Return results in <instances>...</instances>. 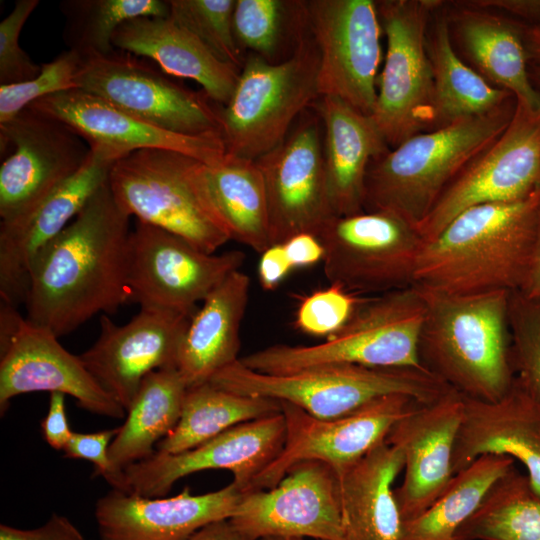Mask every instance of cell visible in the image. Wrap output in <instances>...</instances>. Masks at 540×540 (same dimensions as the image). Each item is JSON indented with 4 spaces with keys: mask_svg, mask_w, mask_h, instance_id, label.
<instances>
[{
    "mask_svg": "<svg viewBox=\"0 0 540 540\" xmlns=\"http://www.w3.org/2000/svg\"><path fill=\"white\" fill-rule=\"evenodd\" d=\"M261 540H311V539L295 538V537H267Z\"/></svg>",
    "mask_w": 540,
    "mask_h": 540,
    "instance_id": "55",
    "label": "cell"
},
{
    "mask_svg": "<svg viewBox=\"0 0 540 540\" xmlns=\"http://www.w3.org/2000/svg\"><path fill=\"white\" fill-rule=\"evenodd\" d=\"M474 6L501 12L528 26L540 27V0H468Z\"/></svg>",
    "mask_w": 540,
    "mask_h": 540,
    "instance_id": "50",
    "label": "cell"
},
{
    "mask_svg": "<svg viewBox=\"0 0 540 540\" xmlns=\"http://www.w3.org/2000/svg\"><path fill=\"white\" fill-rule=\"evenodd\" d=\"M112 42L115 49L153 60L166 74L197 82L220 106L229 102L241 71L169 16L130 19L119 26Z\"/></svg>",
    "mask_w": 540,
    "mask_h": 540,
    "instance_id": "29",
    "label": "cell"
},
{
    "mask_svg": "<svg viewBox=\"0 0 540 540\" xmlns=\"http://www.w3.org/2000/svg\"><path fill=\"white\" fill-rule=\"evenodd\" d=\"M82 56L66 50L41 65L40 73L25 82L0 85V123L7 122L33 102L66 90L78 89Z\"/></svg>",
    "mask_w": 540,
    "mask_h": 540,
    "instance_id": "42",
    "label": "cell"
},
{
    "mask_svg": "<svg viewBox=\"0 0 540 540\" xmlns=\"http://www.w3.org/2000/svg\"><path fill=\"white\" fill-rule=\"evenodd\" d=\"M59 8L65 17L63 39L81 56L113 53V35L130 19L169 16L163 0H65Z\"/></svg>",
    "mask_w": 540,
    "mask_h": 540,
    "instance_id": "39",
    "label": "cell"
},
{
    "mask_svg": "<svg viewBox=\"0 0 540 540\" xmlns=\"http://www.w3.org/2000/svg\"><path fill=\"white\" fill-rule=\"evenodd\" d=\"M306 6L320 55V96L338 98L371 116L382 60L376 1L309 0Z\"/></svg>",
    "mask_w": 540,
    "mask_h": 540,
    "instance_id": "14",
    "label": "cell"
},
{
    "mask_svg": "<svg viewBox=\"0 0 540 540\" xmlns=\"http://www.w3.org/2000/svg\"><path fill=\"white\" fill-rule=\"evenodd\" d=\"M48 329L26 317L0 352V412L31 392H60L91 413L122 419L126 410L90 374L80 356L67 351Z\"/></svg>",
    "mask_w": 540,
    "mask_h": 540,
    "instance_id": "23",
    "label": "cell"
},
{
    "mask_svg": "<svg viewBox=\"0 0 540 540\" xmlns=\"http://www.w3.org/2000/svg\"><path fill=\"white\" fill-rule=\"evenodd\" d=\"M236 0H168L169 17L199 38L220 60L242 69L246 56L233 31Z\"/></svg>",
    "mask_w": 540,
    "mask_h": 540,
    "instance_id": "40",
    "label": "cell"
},
{
    "mask_svg": "<svg viewBox=\"0 0 540 540\" xmlns=\"http://www.w3.org/2000/svg\"><path fill=\"white\" fill-rule=\"evenodd\" d=\"M426 304L410 286L364 297L344 327L315 345L275 344L240 358L246 367L285 374L327 364L424 368L418 354Z\"/></svg>",
    "mask_w": 540,
    "mask_h": 540,
    "instance_id": "5",
    "label": "cell"
},
{
    "mask_svg": "<svg viewBox=\"0 0 540 540\" xmlns=\"http://www.w3.org/2000/svg\"><path fill=\"white\" fill-rule=\"evenodd\" d=\"M281 412L279 401L234 393L210 382L187 389L175 428L156 451L177 454L192 449L224 431Z\"/></svg>",
    "mask_w": 540,
    "mask_h": 540,
    "instance_id": "35",
    "label": "cell"
},
{
    "mask_svg": "<svg viewBox=\"0 0 540 540\" xmlns=\"http://www.w3.org/2000/svg\"><path fill=\"white\" fill-rule=\"evenodd\" d=\"M463 411L454 389L431 403H417L390 430L386 442L401 449L404 477L394 489L403 522L425 512L455 475L452 454Z\"/></svg>",
    "mask_w": 540,
    "mask_h": 540,
    "instance_id": "24",
    "label": "cell"
},
{
    "mask_svg": "<svg viewBox=\"0 0 540 540\" xmlns=\"http://www.w3.org/2000/svg\"><path fill=\"white\" fill-rule=\"evenodd\" d=\"M38 4V0H18L0 23V85L28 81L41 71V65L19 45L21 30Z\"/></svg>",
    "mask_w": 540,
    "mask_h": 540,
    "instance_id": "44",
    "label": "cell"
},
{
    "mask_svg": "<svg viewBox=\"0 0 540 540\" xmlns=\"http://www.w3.org/2000/svg\"><path fill=\"white\" fill-rule=\"evenodd\" d=\"M117 432L118 427L92 433L73 431L63 452L67 458L91 462L95 475L103 476L112 489L126 492L124 471H117L109 457V448Z\"/></svg>",
    "mask_w": 540,
    "mask_h": 540,
    "instance_id": "45",
    "label": "cell"
},
{
    "mask_svg": "<svg viewBox=\"0 0 540 540\" xmlns=\"http://www.w3.org/2000/svg\"><path fill=\"white\" fill-rule=\"evenodd\" d=\"M254 161L264 181L271 245L299 233L317 235L335 216L325 174L323 124L313 105L278 146Z\"/></svg>",
    "mask_w": 540,
    "mask_h": 540,
    "instance_id": "15",
    "label": "cell"
},
{
    "mask_svg": "<svg viewBox=\"0 0 540 540\" xmlns=\"http://www.w3.org/2000/svg\"><path fill=\"white\" fill-rule=\"evenodd\" d=\"M187 389L175 367L153 371L143 379L109 448L117 471L156 452L155 446L179 421Z\"/></svg>",
    "mask_w": 540,
    "mask_h": 540,
    "instance_id": "34",
    "label": "cell"
},
{
    "mask_svg": "<svg viewBox=\"0 0 540 540\" xmlns=\"http://www.w3.org/2000/svg\"><path fill=\"white\" fill-rule=\"evenodd\" d=\"M279 402L286 421L284 447L277 458L257 475L247 491L273 488L290 467L306 460L326 463L340 477L385 441L396 422L419 403L410 396L392 394L348 415L325 420L315 418L290 403Z\"/></svg>",
    "mask_w": 540,
    "mask_h": 540,
    "instance_id": "16",
    "label": "cell"
},
{
    "mask_svg": "<svg viewBox=\"0 0 540 540\" xmlns=\"http://www.w3.org/2000/svg\"><path fill=\"white\" fill-rule=\"evenodd\" d=\"M528 73L532 84L540 91V65L529 64Z\"/></svg>",
    "mask_w": 540,
    "mask_h": 540,
    "instance_id": "54",
    "label": "cell"
},
{
    "mask_svg": "<svg viewBox=\"0 0 540 540\" xmlns=\"http://www.w3.org/2000/svg\"><path fill=\"white\" fill-rule=\"evenodd\" d=\"M540 186V109L516 99L505 131L445 188L417 225L423 239L435 238L456 216L482 204L514 202Z\"/></svg>",
    "mask_w": 540,
    "mask_h": 540,
    "instance_id": "13",
    "label": "cell"
},
{
    "mask_svg": "<svg viewBox=\"0 0 540 540\" xmlns=\"http://www.w3.org/2000/svg\"><path fill=\"white\" fill-rule=\"evenodd\" d=\"M403 467L401 449L385 440L338 477L345 540H401L393 483Z\"/></svg>",
    "mask_w": 540,
    "mask_h": 540,
    "instance_id": "31",
    "label": "cell"
},
{
    "mask_svg": "<svg viewBox=\"0 0 540 540\" xmlns=\"http://www.w3.org/2000/svg\"><path fill=\"white\" fill-rule=\"evenodd\" d=\"M363 298L337 284H330L300 302L295 326L305 334L327 339L344 327Z\"/></svg>",
    "mask_w": 540,
    "mask_h": 540,
    "instance_id": "43",
    "label": "cell"
},
{
    "mask_svg": "<svg viewBox=\"0 0 540 540\" xmlns=\"http://www.w3.org/2000/svg\"><path fill=\"white\" fill-rule=\"evenodd\" d=\"M519 291L527 297L540 298V232L529 272Z\"/></svg>",
    "mask_w": 540,
    "mask_h": 540,
    "instance_id": "52",
    "label": "cell"
},
{
    "mask_svg": "<svg viewBox=\"0 0 540 540\" xmlns=\"http://www.w3.org/2000/svg\"><path fill=\"white\" fill-rule=\"evenodd\" d=\"M116 161L104 151L90 149L74 175L25 213L0 222L1 301L24 304L34 260L108 180Z\"/></svg>",
    "mask_w": 540,
    "mask_h": 540,
    "instance_id": "21",
    "label": "cell"
},
{
    "mask_svg": "<svg viewBox=\"0 0 540 540\" xmlns=\"http://www.w3.org/2000/svg\"><path fill=\"white\" fill-rule=\"evenodd\" d=\"M186 540H252L241 533L230 519L208 523L194 532Z\"/></svg>",
    "mask_w": 540,
    "mask_h": 540,
    "instance_id": "51",
    "label": "cell"
},
{
    "mask_svg": "<svg viewBox=\"0 0 540 540\" xmlns=\"http://www.w3.org/2000/svg\"><path fill=\"white\" fill-rule=\"evenodd\" d=\"M286 421L282 412L236 425L212 439L177 454L155 452L124 469L126 492L164 497L185 476L210 469L233 474V483L246 492L253 480L282 451Z\"/></svg>",
    "mask_w": 540,
    "mask_h": 540,
    "instance_id": "19",
    "label": "cell"
},
{
    "mask_svg": "<svg viewBox=\"0 0 540 540\" xmlns=\"http://www.w3.org/2000/svg\"><path fill=\"white\" fill-rule=\"evenodd\" d=\"M540 232V186L514 202L456 216L418 258L415 286L448 295L521 290Z\"/></svg>",
    "mask_w": 540,
    "mask_h": 540,
    "instance_id": "2",
    "label": "cell"
},
{
    "mask_svg": "<svg viewBox=\"0 0 540 540\" xmlns=\"http://www.w3.org/2000/svg\"><path fill=\"white\" fill-rule=\"evenodd\" d=\"M313 107L323 124L324 165L332 211L335 216L361 213L368 168L390 147L371 116L342 100L320 96Z\"/></svg>",
    "mask_w": 540,
    "mask_h": 540,
    "instance_id": "28",
    "label": "cell"
},
{
    "mask_svg": "<svg viewBox=\"0 0 540 540\" xmlns=\"http://www.w3.org/2000/svg\"><path fill=\"white\" fill-rule=\"evenodd\" d=\"M441 0L376 1L387 40L371 115L390 148L437 129L435 89L426 47L429 23Z\"/></svg>",
    "mask_w": 540,
    "mask_h": 540,
    "instance_id": "9",
    "label": "cell"
},
{
    "mask_svg": "<svg viewBox=\"0 0 540 540\" xmlns=\"http://www.w3.org/2000/svg\"><path fill=\"white\" fill-rule=\"evenodd\" d=\"M293 268L306 267L323 261L324 248L312 233H299L281 243Z\"/></svg>",
    "mask_w": 540,
    "mask_h": 540,
    "instance_id": "49",
    "label": "cell"
},
{
    "mask_svg": "<svg viewBox=\"0 0 540 540\" xmlns=\"http://www.w3.org/2000/svg\"><path fill=\"white\" fill-rule=\"evenodd\" d=\"M190 318L174 311L140 308L130 321L117 325L102 314L98 338L80 359L99 385L127 410L149 373L177 368Z\"/></svg>",
    "mask_w": 540,
    "mask_h": 540,
    "instance_id": "20",
    "label": "cell"
},
{
    "mask_svg": "<svg viewBox=\"0 0 540 540\" xmlns=\"http://www.w3.org/2000/svg\"><path fill=\"white\" fill-rule=\"evenodd\" d=\"M524 45L529 64L540 65V27L524 24Z\"/></svg>",
    "mask_w": 540,
    "mask_h": 540,
    "instance_id": "53",
    "label": "cell"
},
{
    "mask_svg": "<svg viewBox=\"0 0 540 540\" xmlns=\"http://www.w3.org/2000/svg\"><path fill=\"white\" fill-rule=\"evenodd\" d=\"M316 236L328 282L360 296L413 286L425 244L414 224L380 210L333 216Z\"/></svg>",
    "mask_w": 540,
    "mask_h": 540,
    "instance_id": "10",
    "label": "cell"
},
{
    "mask_svg": "<svg viewBox=\"0 0 540 540\" xmlns=\"http://www.w3.org/2000/svg\"><path fill=\"white\" fill-rule=\"evenodd\" d=\"M28 107L60 120L90 149L102 150L116 160L149 148L179 152L209 166L228 159L221 137H194L163 130L81 89L43 97Z\"/></svg>",
    "mask_w": 540,
    "mask_h": 540,
    "instance_id": "22",
    "label": "cell"
},
{
    "mask_svg": "<svg viewBox=\"0 0 540 540\" xmlns=\"http://www.w3.org/2000/svg\"><path fill=\"white\" fill-rule=\"evenodd\" d=\"M448 6L445 2L450 37L460 57L490 84L540 109V91L528 73L524 23L468 0Z\"/></svg>",
    "mask_w": 540,
    "mask_h": 540,
    "instance_id": "27",
    "label": "cell"
},
{
    "mask_svg": "<svg viewBox=\"0 0 540 540\" xmlns=\"http://www.w3.org/2000/svg\"><path fill=\"white\" fill-rule=\"evenodd\" d=\"M444 5L445 1L433 14L426 36L437 129L459 119L489 113L515 97L490 84L460 57L450 37Z\"/></svg>",
    "mask_w": 540,
    "mask_h": 540,
    "instance_id": "33",
    "label": "cell"
},
{
    "mask_svg": "<svg viewBox=\"0 0 540 540\" xmlns=\"http://www.w3.org/2000/svg\"><path fill=\"white\" fill-rule=\"evenodd\" d=\"M418 288L426 304L418 344L422 366L463 396L483 401L501 398L515 378L508 324L510 292L448 295Z\"/></svg>",
    "mask_w": 540,
    "mask_h": 540,
    "instance_id": "3",
    "label": "cell"
},
{
    "mask_svg": "<svg viewBox=\"0 0 540 540\" xmlns=\"http://www.w3.org/2000/svg\"><path fill=\"white\" fill-rule=\"evenodd\" d=\"M457 540H540V496L514 466L458 529Z\"/></svg>",
    "mask_w": 540,
    "mask_h": 540,
    "instance_id": "37",
    "label": "cell"
},
{
    "mask_svg": "<svg viewBox=\"0 0 540 540\" xmlns=\"http://www.w3.org/2000/svg\"><path fill=\"white\" fill-rule=\"evenodd\" d=\"M201 163L171 150L142 149L113 164L108 184L116 203L130 217L216 253L229 237L200 187Z\"/></svg>",
    "mask_w": 540,
    "mask_h": 540,
    "instance_id": "8",
    "label": "cell"
},
{
    "mask_svg": "<svg viewBox=\"0 0 540 540\" xmlns=\"http://www.w3.org/2000/svg\"><path fill=\"white\" fill-rule=\"evenodd\" d=\"M43 438L55 450H63L73 431L65 410V394L50 393L48 412L41 421Z\"/></svg>",
    "mask_w": 540,
    "mask_h": 540,
    "instance_id": "47",
    "label": "cell"
},
{
    "mask_svg": "<svg viewBox=\"0 0 540 540\" xmlns=\"http://www.w3.org/2000/svg\"><path fill=\"white\" fill-rule=\"evenodd\" d=\"M198 181L229 240L260 254L271 246L265 186L254 160L228 156L219 165L201 163Z\"/></svg>",
    "mask_w": 540,
    "mask_h": 540,
    "instance_id": "32",
    "label": "cell"
},
{
    "mask_svg": "<svg viewBox=\"0 0 540 540\" xmlns=\"http://www.w3.org/2000/svg\"><path fill=\"white\" fill-rule=\"evenodd\" d=\"M231 482L204 494L186 487L172 497H144L112 489L98 499L100 540H186L204 525L231 518L242 497Z\"/></svg>",
    "mask_w": 540,
    "mask_h": 540,
    "instance_id": "25",
    "label": "cell"
},
{
    "mask_svg": "<svg viewBox=\"0 0 540 540\" xmlns=\"http://www.w3.org/2000/svg\"><path fill=\"white\" fill-rule=\"evenodd\" d=\"M208 382L234 393L287 402L325 420L348 415L387 395L403 394L425 404L452 390L425 368L327 364L266 374L246 367L239 359Z\"/></svg>",
    "mask_w": 540,
    "mask_h": 540,
    "instance_id": "6",
    "label": "cell"
},
{
    "mask_svg": "<svg viewBox=\"0 0 540 540\" xmlns=\"http://www.w3.org/2000/svg\"><path fill=\"white\" fill-rule=\"evenodd\" d=\"M233 31L244 53L283 62L309 32L306 1L236 0Z\"/></svg>",
    "mask_w": 540,
    "mask_h": 540,
    "instance_id": "38",
    "label": "cell"
},
{
    "mask_svg": "<svg viewBox=\"0 0 540 540\" xmlns=\"http://www.w3.org/2000/svg\"><path fill=\"white\" fill-rule=\"evenodd\" d=\"M229 519L252 540H345L339 478L315 460L294 464L273 488L243 493Z\"/></svg>",
    "mask_w": 540,
    "mask_h": 540,
    "instance_id": "18",
    "label": "cell"
},
{
    "mask_svg": "<svg viewBox=\"0 0 540 540\" xmlns=\"http://www.w3.org/2000/svg\"><path fill=\"white\" fill-rule=\"evenodd\" d=\"M292 269L283 245L273 244L261 253L258 265L260 285L267 291L274 290Z\"/></svg>",
    "mask_w": 540,
    "mask_h": 540,
    "instance_id": "48",
    "label": "cell"
},
{
    "mask_svg": "<svg viewBox=\"0 0 540 540\" xmlns=\"http://www.w3.org/2000/svg\"><path fill=\"white\" fill-rule=\"evenodd\" d=\"M463 411L452 454L456 474L482 455L511 457L521 463L540 496V402L515 376L496 401L462 395Z\"/></svg>",
    "mask_w": 540,
    "mask_h": 540,
    "instance_id": "26",
    "label": "cell"
},
{
    "mask_svg": "<svg viewBox=\"0 0 540 540\" xmlns=\"http://www.w3.org/2000/svg\"><path fill=\"white\" fill-rule=\"evenodd\" d=\"M1 221L28 211L74 175L90 153L86 141L60 120L27 107L0 123Z\"/></svg>",
    "mask_w": 540,
    "mask_h": 540,
    "instance_id": "17",
    "label": "cell"
},
{
    "mask_svg": "<svg viewBox=\"0 0 540 540\" xmlns=\"http://www.w3.org/2000/svg\"><path fill=\"white\" fill-rule=\"evenodd\" d=\"M244 261L240 250L207 253L176 234L136 220L129 236V303L191 317L197 303Z\"/></svg>",
    "mask_w": 540,
    "mask_h": 540,
    "instance_id": "12",
    "label": "cell"
},
{
    "mask_svg": "<svg viewBox=\"0 0 540 540\" xmlns=\"http://www.w3.org/2000/svg\"><path fill=\"white\" fill-rule=\"evenodd\" d=\"M130 218L107 180L34 260L26 319L60 338L129 303Z\"/></svg>",
    "mask_w": 540,
    "mask_h": 540,
    "instance_id": "1",
    "label": "cell"
},
{
    "mask_svg": "<svg viewBox=\"0 0 540 540\" xmlns=\"http://www.w3.org/2000/svg\"><path fill=\"white\" fill-rule=\"evenodd\" d=\"M0 540H85V538L67 517L53 513L45 524L33 529H19L1 524Z\"/></svg>",
    "mask_w": 540,
    "mask_h": 540,
    "instance_id": "46",
    "label": "cell"
},
{
    "mask_svg": "<svg viewBox=\"0 0 540 540\" xmlns=\"http://www.w3.org/2000/svg\"><path fill=\"white\" fill-rule=\"evenodd\" d=\"M78 89L163 130L222 138L219 104L133 54L115 50L104 56H82Z\"/></svg>",
    "mask_w": 540,
    "mask_h": 540,
    "instance_id": "11",
    "label": "cell"
},
{
    "mask_svg": "<svg viewBox=\"0 0 540 540\" xmlns=\"http://www.w3.org/2000/svg\"><path fill=\"white\" fill-rule=\"evenodd\" d=\"M508 324L514 374L540 402V298L510 292Z\"/></svg>",
    "mask_w": 540,
    "mask_h": 540,
    "instance_id": "41",
    "label": "cell"
},
{
    "mask_svg": "<svg viewBox=\"0 0 540 540\" xmlns=\"http://www.w3.org/2000/svg\"><path fill=\"white\" fill-rule=\"evenodd\" d=\"M249 289V276L237 270L221 282L191 316L177 363L188 388L208 382L239 359L240 328Z\"/></svg>",
    "mask_w": 540,
    "mask_h": 540,
    "instance_id": "30",
    "label": "cell"
},
{
    "mask_svg": "<svg viewBox=\"0 0 540 540\" xmlns=\"http://www.w3.org/2000/svg\"><path fill=\"white\" fill-rule=\"evenodd\" d=\"M516 107H501L414 135L367 171L364 211H388L417 225L429 214L453 179L507 128Z\"/></svg>",
    "mask_w": 540,
    "mask_h": 540,
    "instance_id": "4",
    "label": "cell"
},
{
    "mask_svg": "<svg viewBox=\"0 0 540 540\" xmlns=\"http://www.w3.org/2000/svg\"><path fill=\"white\" fill-rule=\"evenodd\" d=\"M319 61L310 29L283 62L246 55L235 90L220 110L227 156L256 160L286 138L300 115L320 97Z\"/></svg>",
    "mask_w": 540,
    "mask_h": 540,
    "instance_id": "7",
    "label": "cell"
},
{
    "mask_svg": "<svg viewBox=\"0 0 540 540\" xmlns=\"http://www.w3.org/2000/svg\"><path fill=\"white\" fill-rule=\"evenodd\" d=\"M507 456L482 455L456 473L421 515L403 522L401 540H457L458 529L479 509L493 486L513 468Z\"/></svg>",
    "mask_w": 540,
    "mask_h": 540,
    "instance_id": "36",
    "label": "cell"
}]
</instances>
